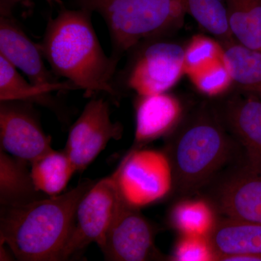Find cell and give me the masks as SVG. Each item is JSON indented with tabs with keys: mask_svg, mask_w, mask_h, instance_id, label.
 <instances>
[{
	"mask_svg": "<svg viewBox=\"0 0 261 261\" xmlns=\"http://www.w3.org/2000/svg\"><path fill=\"white\" fill-rule=\"evenodd\" d=\"M0 56L39 85L61 83L44 63L39 44L31 40L13 14L0 15Z\"/></svg>",
	"mask_w": 261,
	"mask_h": 261,
	"instance_id": "13",
	"label": "cell"
},
{
	"mask_svg": "<svg viewBox=\"0 0 261 261\" xmlns=\"http://www.w3.org/2000/svg\"><path fill=\"white\" fill-rule=\"evenodd\" d=\"M95 182L84 180L74 188L25 205L3 207L0 244L21 261L61 260L74 227L75 213Z\"/></svg>",
	"mask_w": 261,
	"mask_h": 261,
	"instance_id": "2",
	"label": "cell"
},
{
	"mask_svg": "<svg viewBox=\"0 0 261 261\" xmlns=\"http://www.w3.org/2000/svg\"><path fill=\"white\" fill-rule=\"evenodd\" d=\"M171 220L182 235L202 237H208L216 222L210 204L201 200L179 202L173 207Z\"/></svg>",
	"mask_w": 261,
	"mask_h": 261,
	"instance_id": "22",
	"label": "cell"
},
{
	"mask_svg": "<svg viewBox=\"0 0 261 261\" xmlns=\"http://www.w3.org/2000/svg\"><path fill=\"white\" fill-rule=\"evenodd\" d=\"M223 58L219 41L204 35L194 36L185 47V74L195 73Z\"/></svg>",
	"mask_w": 261,
	"mask_h": 261,
	"instance_id": "24",
	"label": "cell"
},
{
	"mask_svg": "<svg viewBox=\"0 0 261 261\" xmlns=\"http://www.w3.org/2000/svg\"><path fill=\"white\" fill-rule=\"evenodd\" d=\"M235 40L261 51V0H224Z\"/></svg>",
	"mask_w": 261,
	"mask_h": 261,
	"instance_id": "20",
	"label": "cell"
},
{
	"mask_svg": "<svg viewBox=\"0 0 261 261\" xmlns=\"http://www.w3.org/2000/svg\"><path fill=\"white\" fill-rule=\"evenodd\" d=\"M215 183L210 199L220 214L261 224L260 172L252 169L245 161Z\"/></svg>",
	"mask_w": 261,
	"mask_h": 261,
	"instance_id": "11",
	"label": "cell"
},
{
	"mask_svg": "<svg viewBox=\"0 0 261 261\" xmlns=\"http://www.w3.org/2000/svg\"><path fill=\"white\" fill-rule=\"evenodd\" d=\"M166 37L142 41L127 51L126 64L113 80L119 97L126 91L137 95L167 92L185 74V47Z\"/></svg>",
	"mask_w": 261,
	"mask_h": 261,
	"instance_id": "5",
	"label": "cell"
},
{
	"mask_svg": "<svg viewBox=\"0 0 261 261\" xmlns=\"http://www.w3.org/2000/svg\"><path fill=\"white\" fill-rule=\"evenodd\" d=\"M23 0H0V15L13 14V10L17 4ZM49 4L61 3V0H44Z\"/></svg>",
	"mask_w": 261,
	"mask_h": 261,
	"instance_id": "26",
	"label": "cell"
},
{
	"mask_svg": "<svg viewBox=\"0 0 261 261\" xmlns=\"http://www.w3.org/2000/svg\"><path fill=\"white\" fill-rule=\"evenodd\" d=\"M154 235L153 228L139 208L123 201L100 250L106 260L145 261L159 258Z\"/></svg>",
	"mask_w": 261,
	"mask_h": 261,
	"instance_id": "10",
	"label": "cell"
},
{
	"mask_svg": "<svg viewBox=\"0 0 261 261\" xmlns=\"http://www.w3.org/2000/svg\"><path fill=\"white\" fill-rule=\"evenodd\" d=\"M32 103L0 101V144L7 153L32 163L53 150Z\"/></svg>",
	"mask_w": 261,
	"mask_h": 261,
	"instance_id": "9",
	"label": "cell"
},
{
	"mask_svg": "<svg viewBox=\"0 0 261 261\" xmlns=\"http://www.w3.org/2000/svg\"><path fill=\"white\" fill-rule=\"evenodd\" d=\"M77 8L100 15L112 44L111 56L121 61L138 43L168 37L187 15L182 0H73Z\"/></svg>",
	"mask_w": 261,
	"mask_h": 261,
	"instance_id": "4",
	"label": "cell"
},
{
	"mask_svg": "<svg viewBox=\"0 0 261 261\" xmlns=\"http://www.w3.org/2000/svg\"><path fill=\"white\" fill-rule=\"evenodd\" d=\"M78 89L65 80L53 85H39L28 82L18 69L0 56V101H23L55 108L56 99L53 92Z\"/></svg>",
	"mask_w": 261,
	"mask_h": 261,
	"instance_id": "16",
	"label": "cell"
},
{
	"mask_svg": "<svg viewBox=\"0 0 261 261\" xmlns=\"http://www.w3.org/2000/svg\"><path fill=\"white\" fill-rule=\"evenodd\" d=\"M226 129L243 147L245 161L261 173V99L238 92L214 106Z\"/></svg>",
	"mask_w": 261,
	"mask_h": 261,
	"instance_id": "12",
	"label": "cell"
},
{
	"mask_svg": "<svg viewBox=\"0 0 261 261\" xmlns=\"http://www.w3.org/2000/svg\"><path fill=\"white\" fill-rule=\"evenodd\" d=\"M208 239L216 260L261 261L260 224L224 217Z\"/></svg>",
	"mask_w": 261,
	"mask_h": 261,
	"instance_id": "15",
	"label": "cell"
},
{
	"mask_svg": "<svg viewBox=\"0 0 261 261\" xmlns=\"http://www.w3.org/2000/svg\"><path fill=\"white\" fill-rule=\"evenodd\" d=\"M173 258L178 261L216 260L208 237L182 235L173 252Z\"/></svg>",
	"mask_w": 261,
	"mask_h": 261,
	"instance_id": "25",
	"label": "cell"
},
{
	"mask_svg": "<svg viewBox=\"0 0 261 261\" xmlns=\"http://www.w3.org/2000/svg\"><path fill=\"white\" fill-rule=\"evenodd\" d=\"M117 183L123 200L140 208L172 191V168L164 152L130 149L117 168Z\"/></svg>",
	"mask_w": 261,
	"mask_h": 261,
	"instance_id": "7",
	"label": "cell"
},
{
	"mask_svg": "<svg viewBox=\"0 0 261 261\" xmlns=\"http://www.w3.org/2000/svg\"><path fill=\"white\" fill-rule=\"evenodd\" d=\"M235 142L210 103L181 118L168 135L164 152L172 168L173 190L186 197L207 187L233 157Z\"/></svg>",
	"mask_w": 261,
	"mask_h": 261,
	"instance_id": "3",
	"label": "cell"
},
{
	"mask_svg": "<svg viewBox=\"0 0 261 261\" xmlns=\"http://www.w3.org/2000/svg\"><path fill=\"white\" fill-rule=\"evenodd\" d=\"M123 201L117 183V170L96 181L79 203L74 227L61 260H68L90 244L101 248Z\"/></svg>",
	"mask_w": 261,
	"mask_h": 261,
	"instance_id": "6",
	"label": "cell"
},
{
	"mask_svg": "<svg viewBox=\"0 0 261 261\" xmlns=\"http://www.w3.org/2000/svg\"><path fill=\"white\" fill-rule=\"evenodd\" d=\"M188 76L199 92L210 97L223 95L233 85L224 58Z\"/></svg>",
	"mask_w": 261,
	"mask_h": 261,
	"instance_id": "23",
	"label": "cell"
},
{
	"mask_svg": "<svg viewBox=\"0 0 261 261\" xmlns=\"http://www.w3.org/2000/svg\"><path fill=\"white\" fill-rule=\"evenodd\" d=\"M187 14L216 38L220 44L234 40L224 0H182Z\"/></svg>",
	"mask_w": 261,
	"mask_h": 261,
	"instance_id": "21",
	"label": "cell"
},
{
	"mask_svg": "<svg viewBox=\"0 0 261 261\" xmlns=\"http://www.w3.org/2000/svg\"><path fill=\"white\" fill-rule=\"evenodd\" d=\"M31 174L38 191L44 195H61L76 173L64 151L51 150L31 163Z\"/></svg>",
	"mask_w": 261,
	"mask_h": 261,
	"instance_id": "19",
	"label": "cell"
},
{
	"mask_svg": "<svg viewBox=\"0 0 261 261\" xmlns=\"http://www.w3.org/2000/svg\"><path fill=\"white\" fill-rule=\"evenodd\" d=\"M221 44L238 91L261 99V51L245 47L235 39Z\"/></svg>",
	"mask_w": 261,
	"mask_h": 261,
	"instance_id": "18",
	"label": "cell"
},
{
	"mask_svg": "<svg viewBox=\"0 0 261 261\" xmlns=\"http://www.w3.org/2000/svg\"><path fill=\"white\" fill-rule=\"evenodd\" d=\"M123 128L111 118L109 104L103 98L87 103L78 119L70 127L63 151L76 172H82L106 148L108 142L121 138Z\"/></svg>",
	"mask_w": 261,
	"mask_h": 261,
	"instance_id": "8",
	"label": "cell"
},
{
	"mask_svg": "<svg viewBox=\"0 0 261 261\" xmlns=\"http://www.w3.org/2000/svg\"><path fill=\"white\" fill-rule=\"evenodd\" d=\"M86 8H62L48 20L39 43L44 59L58 78H64L87 95L106 93L118 99L113 86L119 61L103 50Z\"/></svg>",
	"mask_w": 261,
	"mask_h": 261,
	"instance_id": "1",
	"label": "cell"
},
{
	"mask_svg": "<svg viewBox=\"0 0 261 261\" xmlns=\"http://www.w3.org/2000/svg\"><path fill=\"white\" fill-rule=\"evenodd\" d=\"M135 135L133 149L169 135L182 118L181 102L168 92L137 95L135 105Z\"/></svg>",
	"mask_w": 261,
	"mask_h": 261,
	"instance_id": "14",
	"label": "cell"
},
{
	"mask_svg": "<svg viewBox=\"0 0 261 261\" xmlns=\"http://www.w3.org/2000/svg\"><path fill=\"white\" fill-rule=\"evenodd\" d=\"M27 163L0 149V203L3 207L25 205L48 197L36 188Z\"/></svg>",
	"mask_w": 261,
	"mask_h": 261,
	"instance_id": "17",
	"label": "cell"
}]
</instances>
